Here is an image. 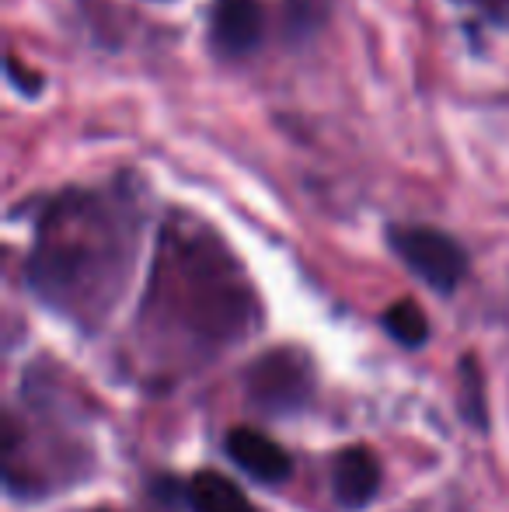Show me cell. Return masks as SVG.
Masks as SVG:
<instances>
[{
    "instance_id": "obj_1",
    "label": "cell",
    "mask_w": 509,
    "mask_h": 512,
    "mask_svg": "<svg viewBox=\"0 0 509 512\" xmlns=\"http://www.w3.org/2000/svg\"><path fill=\"white\" fill-rule=\"evenodd\" d=\"M262 328V297L227 237L192 209L157 227L133 314V356L157 380L203 370Z\"/></svg>"
},
{
    "instance_id": "obj_2",
    "label": "cell",
    "mask_w": 509,
    "mask_h": 512,
    "mask_svg": "<svg viewBox=\"0 0 509 512\" xmlns=\"http://www.w3.org/2000/svg\"><path fill=\"white\" fill-rule=\"evenodd\" d=\"M28 209L25 290L81 335H98L140 269L147 189L133 171L35 196Z\"/></svg>"
},
{
    "instance_id": "obj_3",
    "label": "cell",
    "mask_w": 509,
    "mask_h": 512,
    "mask_svg": "<svg viewBox=\"0 0 509 512\" xmlns=\"http://www.w3.org/2000/svg\"><path fill=\"white\" fill-rule=\"evenodd\" d=\"M384 241L391 255L436 297H454L471 276L468 248L433 223H387Z\"/></svg>"
},
{
    "instance_id": "obj_4",
    "label": "cell",
    "mask_w": 509,
    "mask_h": 512,
    "mask_svg": "<svg viewBox=\"0 0 509 512\" xmlns=\"http://www.w3.org/2000/svg\"><path fill=\"white\" fill-rule=\"evenodd\" d=\"M318 377L314 359L297 345H276L252 359L245 370V394L258 415L286 418L297 415L314 401Z\"/></svg>"
},
{
    "instance_id": "obj_5",
    "label": "cell",
    "mask_w": 509,
    "mask_h": 512,
    "mask_svg": "<svg viewBox=\"0 0 509 512\" xmlns=\"http://www.w3.org/2000/svg\"><path fill=\"white\" fill-rule=\"evenodd\" d=\"M276 25L265 0H210L206 49L224 67H245L269 46Z\"/></svg>"
},
{
    "instance_id": "obj_6",
    "label": "cell",
    "mask_w": 509,
    "mask_h": 512,
    "mask_svg": "<svg viewBox=\"0 0 509 512\" xmlns=\"http://www.w3.org/2000/svg\"><path fill=\"white\" fill-rule=\"evenodd\" d=\"M224 453L241 474H248L252 481L265 488H279L290 481L293 474V457L269 439L265 432L252 429V425H234L224 436Z\"/></svg>"
},
{
    "instance_id": "obj_7",
    "label": "cell",
    "mask_w": 509,
    "mask_h": 512,
    "mask_svg": "<svg viewBox=\"0 0 509 512\" xmlns=\"http://www.w3.org/2000/svg\"><path fill=\"white\" fill-rule=\"evenodd\" d=\"M381 460L370 446H346V450L335 453L332 460V495L339 502V509L360 512L381 492Z\"/></svg>"
},
{
    "instance_id": "obj_8",
    "label": "cell",
    "mask_w": 509,
    "mask_h": 512,
    "mask_svg": "<svg viewBox=\"0 0 509 512\" xmlns=\"http://www.w3.org/2000/svg\"><path fill=\"white\" fill-rule=\"evenodd\" d=\"M185 506L192 512H262L220 471H199L185 481Z\"/></svg>"
},
{
    "instance_id": "obj_9",
    "label": "cell",
    "mask_w": 509,
    "mask_h": 512,
    "mask_svg": "<svg viewBox=\"0 0 509 512\" xmlns=\"http://www.w3.org/2000/svg\"><path fill=\"white\" fill-rule=\"evenodd\" d=\"M384 331L401 349H422L429 342V317L415 300H398L381 314Z\"/></svg>"
},
{
    "instance_id": "obj_10",
    "label": "cell",
    "mask_w": 509,
    "mask_h": 512,
    "mask_svg": "<svg viewBox=\"0 0 509 512\" xmlns=\"http://www.w3.org/2000/svg\"><path fill=\"white\" fill-rule=\"evenodd\" d=\"M461 418L475 429H489V401H485V377H482V366H478L475 356H464L461 366Z\"/></svg>"
},
{
    "instance_id": "obj_11",
    "label": "cell",
    "mask_w": 509,
    "mask_h": 512,
    "mask_svg": "<svg viewBox=\"0 0 509 512\" xmlns=\"http://www.w3.org/2000/svg\"><path fill=\"white\" fill-rule=\"evenodd\" d=\"M447 4H454L482 28H499V32L509 28V0H447Z\"/></svg>"
},
{
    "instance_id": "obj_12",
    "label": "cell",
    "mask_w": 509,
    "mask_h": 512,
    "mask_svg": "<svg viewBox=\"0 0 509 512\" xmlns=\"http://www.w3.org/2000/svg\"><path fill=\"white\" fill-rule=\"evenodd\" d=\"M154 4H171V0H154Z\"/></svg>"
},
{
    "instance_id": "obj_13",
    "label": "cell",
    "mask_w": 509,
    "mask_h": 512,
    "mask_svg": "<svg viewBox=\"0 0 509 512\" xmlns=\"http://www.w3.org/2000/svg\"><path fill=\"white\" fill-rule=\"evenodd\" d=\"M95 512H109V509H95Z\"/></svg>"
}]
</instances>
